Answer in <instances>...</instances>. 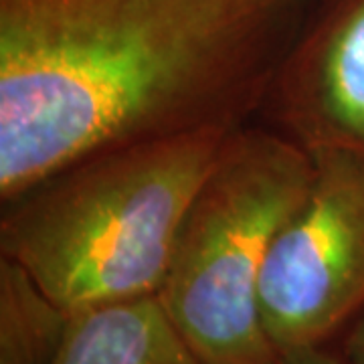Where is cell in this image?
<instances>
[{"label":"cell","instance_id":"obj_1","mask_svg":"<svg viewBox=\"0 0 364 364\" xmlns=\"http://www.w3.org/2000/svg\"><path fill=\"white\" fill-rule=\"evenodd\" d=\"M314 0H0V203L97 152L247 126Z\"/></svg>","mask_w":364,"mask_h":364},{"label":"cell","instance_id":"obj_6","mask_svg":"<svg viewBox=\"0 0 364 364\" xmlns=\"http://www.w3.org/2000/svg\"><path fill=\"white\" fill-rule=\"evenodd\" d=\"M53 364H205L158 298L75 314Z\"/></svg>","mask_w":364,"mask_h":364},{"label":"cell","instance_id":"obj_8","mask_svg":"<svg viewBox=\"0 0 364 364\" xmlns=\"http://www.w3.org/2000/svg\"><path fill=\"white\" fill-rule=\"evenodd\" d=\"M346 364H364V308L334 344Z\"/></svg>","mask_w":364,"mask_h":364},{"label":"cell","instance_id":"obj_3","mask_svg":"<svg viewBox=\"0 0 364 364\" xmlns=\"http://www.w3.org/2000/svg\"><path fill=\"white\" fill-rule=\"evenodd\" d=\"M312 170V154L282 132L241 126L196 191L156 298L205 364L279 363L261 320V277Z\"/></svg>","mask_w":364,"mask_h":364},{"label":"cell","instance_id":"obj_2","mask_svg":"<svg viewBox=\"0 0 364 364\" xmlns=\"http://www.w3.org/2000/svg\"><path fill=\"white\" fill-rule=\"evenodd\" d=\"M235 130L128 144L53 172L2 203L0 255L73 316L156 298L182 219Z\"/></svg>","mask_w":364,"mask_h":364},{"label":"cell","instance_id":"obj_9","mask_svg":"<svg viewBox=\"0 0 364 364\" xmlns=\"http://www.w3.org/2000/svg\"><path fill=\"white\" fill-rule=\"evenodd\" d=\"M277 364H346L336 346H322L310 350L289 352L279 356Z\"/></svg>","mask_w":364,"mask_h":364},{"label":"cell","instance_id":"obj_4","mask_svg":"<svg viewBox=\"0 0 364 364\" xmlns=\"http://www.w3.org/2000/svg\"><path fill=\"white\" fill-rule=\"evenodd\" d=\"M310 154L312 181L261 277V320L279 356L334 346L364 308V158Z\"/></svg>","mask_w":364,"mask_h":364},{"label":"cell","instance_id":"obj_5","mask_svg":"<svg viewBox=\"0 0 364 364\" xmlns=\"http://www.w3.org/2000/svg\"><path fill=\"white\" fill-rule=\"evenodd\" d=\"M261 112L308 152L364 158V0H322L310 9Z\"/></svg>","mask_w":364,"mask_h":364},{"label":"cell","instance_id":"obj_7","mask_svg":"<svg viewBox=\"0 0 364 364\" xmlns=\"http://www.w3.org/2000/svg\"><path fill=\"white\" fill-rule=\"evenodd\" d=\"M71 322L18 261L0 255V364H53Z\"/></svg>","mask_w":364,"mask_h":364}]
</instances>
